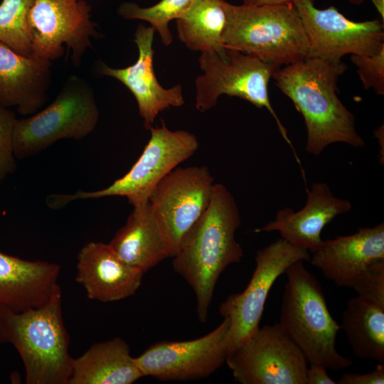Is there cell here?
Segmentation results:
<instances>
[{
    "label": "cell",
    "mask_w": 384,
    "mask_h": 384,
    "mask_svg": "<svg viewBox=\"0 0 384 384\" xmlns=\"http://www.w3.org/2000/svg\"><path fill=\"white\" fill-rule=\"evenodd\" d=\"M60 266L0 252V306L19 313L46 304L60 287Z\"/></svg>",
    "instance_id": "cell-20"
},
{
    "label": "cell",
    "mask_w": 384,
    "mask_h": 384,
    "mask_svg": "<svg viewBox=\"0 0 384 384\" xmlns=\"http://www.w3.org/2000/svg\"><path fill=\"white\" fill-rule=\"evenodd\" d=\"M350 59L357 68L364 89L373 88L377 95H383L384 48L375 55H351Z\"/></svg>",
    "instance_id": "cell-27"
},
{
    "label": "cell",
    "mask_w": 384,
    "mask_h": 384,
    "mask_svg": "<svg viewBox=\"0 0 384 384\" xmlns=\"http://www.w3.org/2000/svg\"><path fill=\"white\" fill-rule=\"evenodd\" d=\"M90 12L84 0H35L28 19L32 54L52 62L63 55L65 45L78 66L91 38L101 37Z\"/></svg>",
    "instance_id": "cell-11"
},
{
    "label": "cell",
    "mask_w": 384,
    "mask_h": 384,
    "mask_svg": "<svg viewBox=\"0 0 384 384\" xmlns=\"http://www.w3.org/2000/svg\"><path fill=\"white\" fill-rule=\"evenodd\" d=\"M77 260L75 281L90 299L119 301L134 295L142 284L144 273L122 260L109 244L89 242Z\"/></svg>",
    "instance_id": "cell-17"
},
{
    "label": "cell",
    "mask_w": 384,
    "mask_h": 384,
    "mask_svg": "<svg viewBox=\"0 0 384 384\" xmlns=\"http://www.w3.org/2000/svg\"><path fill=\"white\" fill-rule=\"evenodd\" d=\"M198 63L203 74L196 79V108L205 112L215 106L223 95L243 99L257 107L266 108L274 117L279 131L302 166L287 132L270 100L268 84L279 67L256 57L225 47L219 51L201 53Z\"/></svg>",
    "instance_id": "cell-7"
},
{
    "label": "cell",
    "mask_w": 384,
    "mask_h": 384,
    "mask_svg": "<svg viewBox=\"0 0 384 384\" xmlns=\"http://www.w3.org/2000/svg\"><path fill=\"white\" fill-rule=\"evenodd\" d=\"M225 47L281 68L304 59L308 41L292 3L260 6L234 5L224 0Z\"/></svg>",
    "instance_id": "cell-5"
},
{
    "label": "cell",
    "mask_w": 384,
    "mask_h": 384,
    "mask_svg": "<svg viewBox=\"0 0 384 384\" xmlns=\"http://www.w3.org/2000/svg\"><path fill=\"white\" fill-rule=\"evenodd\" d=\"M311 253V264L326 279L336 286L351 287L368 265L384 260V224L322 241Z\"/></svg>",
    "instance_id": "cell-16"
},
{
    "label": "cell",
    "mask_w": 384,
    "mask_h": 384,
    "mask_svg": "<svg viewBox=\"0 0 384 384\" xmlns=\"http://www.w3.org/2000/svg\"><path fill=\"white\" fill-rule=\"evenodd\" d=\"M324 366L310 363L306 373V384H336V381L331 378Z\"/></svg>",
    "instance_id": "cell-31"
},
{
    "label": "cell",
    "mask_w": 384,
    "mask_h": 384,
    "mask_svg": "<svg viewBox=\"0 0 384 384\" xmlns=\"http://www.w3.org/2000/svg\"><path fill=\"white\" fill-rule=\"evenodd\" d=\"M144 377L121 338L92 344L73 360L68 384H131Z\"/></svg>",
    "instance_id": "cell-22"
},
{
    "label": "cell",
    "mask_w": 384,
    "mask_h": 384,
    "mask_svg": "<svg viewBox=\"0 0 384 384\" xmlns=\"http://www.w3.org/2000/svg\"><path fill=\"white\" fill-rule=\"evenodd\" d=\"M229 318L213 331L189 341L154 343L139 356L137 364L143 376L160 380L187 381L210 376L225 362L230 351Z\"/></svg>",
    "instance_id": "cell-12"
},
{
    "label": "cell",
    "mask_w": 384,
    "mask_h": 384,
    "mask_svg": "<svg viewBox=\"0 0 384 384\" xmlns=\"http://www.w3.org/2000/svg\"><path fill=\"white\" fill-rule=\"evenodd\" d=\"M242 4L250 6L280 5L292 3L294 0H242Z\"/></svg>",
    "instance_id": "cell-32"
},
{
    "label": "cell",
    "mask_w": 384,
    "mask_h": 384,
    "mask_svg": "<svg viewBox=\"0 0 384 384\" xmlns=\"http://www.w3.org/2000/svg\"><path fill=\"white\" fill-rule=\"evenodd\" d=\"M193 0H160L149 7H141L134 2H123L118 14L124 19L147 21L155 29L165 46H169L173 36L169 24L178 19L191 6Z\"/></svg>",
    "instance_id": "cell-25"
},
{
    "label": "cell",
    "mask_w": 384,
    "mask_h": 384,
    "mask_svg": "<svg viewBox=\"0 0 384 384\" xmlns=\"http://www.w3.org/2000/svg\"><path fill=\"white\" fill-rule=\"evenodd\" d=\"M225 363L241 384H306L308 361L279 322L259 326L229 352Z\"/></svg>",
    "instance_id": "cell-9"
},
{
    "label": "cell",
    "mask_w": 384,
    "mask_h": 384,
    "mask_svg": "<svg viewBox=\"0 0 384 384\" xmlns=\"http://www.w3.org/2000/svg\"><path fill=\"white\" fill-rule=\"evenodd\" d=\"M351 288L358 296L384 307V260L368 265L355 279Z\"/></svg>",
    "instance_id": "cell-28"
},
{
    "label": "cell",
    "mask_w": 384,
    "mask_h": 384,
    "mask_svg": "<svg viewBox=\"0 0 384 384\" xmlns=\"http://www.w3.org/2000/svg\"><path fill=\"white\" fill-rule=\"evenodd\" d=\"M109 245L122 260L144 273L164 259L172 257L149 201L134 206L125 225Z\"/></svg>",
    "instance_id": "cell-21"
},
{
    "label": "cell",
    "mask_w": 384,
    "mask_h": 384,
    "mask_svg": "<svg viewBox=\"0 0 384 384\" xmlns=\"http://www.w3.org/2000/svg\"><path fill=\"white\" fill-rule=\"evenodd\" d=\"M224 0H193L176 19L179 40L190 50L219 51L225 46L222 34L226 23Z\"/></svg>",
    "instance_id": "cell-24"
},
{
    "label": "cell",
    "mask_w": 384,
    "mask_h": 384,
    "mask_svg": "<svg viewBox=\"0 0 384 384\" xmlns=\"http://www.w3.org/2000/svg\"><path fill=\"white\" fill-rule=\"evenodd\" d=\"M341 328L357 357L384 364V307L358 295L353 297L347 302Z\"/></svg>",
    "instance_id": "cell-23"
},
{
    "label": "cell",
    "mask_w": 384,
    "mask_h": 384,
    "mask_svg": "<svg viewBox=\"0 0 384 384\" xmlns=\"http://www.w3.org/2000/svg\"><path fill=\"white\" fill-rule=\"evenodd\" d=\"M338 384H383L384 365L379 363L371 372L358 373H344L336 381Z\"/></svg>",
    "instance_id": "cell-30"
},
{
    "label": "cell",
    "mask_w": 384,
    "mask_h": 384,
    "mask_svg": "<svg viewBox=\"0 0 384 384\" xmlns=\"http://www.w3.org/2000/svg\"><path fill=\"white\" fill-rule=\"evenodd\" d=\"M0 343H10L17 351L26 384H68L73 358L60 287L38 308L16 313L0 306Z\"/></svg>",
    "instance_id": "cell-3"
},
{
    "label": "cell",
    "mask_w": 384,
    "mask_h": 384,
    "mask_svg": "<svg viewBox=\"0 0 384 384\" xmlns=\"http://www.w3.org/2000/svg\"><path fill=\"white\" fill-rule=\"evenodd\" d=\"M151 137L138 160L122 177L95 191H78L73 194H52L47 205L58 209L79 199L124 196L133 206L149 201L156 186L179 164L198 149L196 137L185 130L171 131L163 119L159 127H151Z\"/></svg>",
    "instance_id": "cell-8"
},
{
    "label": "cell",
    "mask_w": 384,
    "mask_h": 384,
    "mask_svg": "<svg viewBox=\"0 0 384 384\" xmlns=\"http://www.w3.org/2000/svg\"><path fill=\"white\" fill-rule=\"evenodd\" d=\"M35 0H3L0 4V42L15 52L31 55L28 14Z\"/></svg>",
    "instance_id": "cell-26"
},
{
    "label": "cell",
    "mask_w": 384,
    "mask_h": 384,
    "mask_svg": "<svg viewBox=\"0 0 384 384\" xmlns=\"http://www.w3.org/2000/svg\"><path fill=\"white\" fill-rule=\"evenodd\" d=\"M346 69L342 61L305 58L279 68L272 75L276 85L304 119L306 151L309 154L319 155L336 142L355 147L365 144L356 132L353 114L338 97V80Z\"/></svg>",
    "instance_id": "cell-2"
},
{
    "label": "cell",
    "mask_w": 384,
    "mask_h": 384,
    "mask_svg": "<svg viewBox=\"0 0 384 384\" xmlns=\"http://www.w3.org/2000/svg\"><path fill=\"white\" fill-rule=\"evenodd\" d=\"M308 41L306 58L338 63L348 54L373 55L384 48V24L378 19L356 22L337 8L319 9L314 0H294Z\"/></svg>",
    "instance_id": "cell-10"
},
{
    "label": "cell",
    "mask_w": 384,
    "mask_h": 384,
    "mask_svg": "<svg viewBox=\"0 0 384 384\" xmlns=\"http://www.w3.org/2000/svg\"><path fill=\"white\" fill-rule=\"evenodd\" d=\"M306 193V204L301 210L281 209L274 220L255 232L279 231L292 245L312 252L323 241L322 229L337 215L350 211L352 206L348 200L334 196L324 182L314 183Z\"/></svg>",
    "instance_id": "cell-18"
},
{
    "label": "cell",
    "mask_w": 384,
    "mask_h": 384,
    "mask_svg": "<svg viewBox=\"0 0 384 384\" xmlns=\"http://www.w3.org/2000/svg\"><path fill=\"white\" fill-rule=\"evenodd\" d=\"M51 65L48 60L19 54L0 42V105L16 107L23 116L37 112L48 97Z\"/></svg>",
    "instance_id": "cell-19"
},
{
    "label": "cell",
    "mask_w": 384,
    "mask_h": 384,
    "mask_svg": "<svg viewBox=\"0 0 384 384\" xmlns=\"http://www.w3.org/2000/svg\"><path fill=\"white\" fill-rule=\"evenodd\" d=\"M298 260L285 271L281 327L305 356L308 363L338 370L353 365L336 348L341 325L331 316L316 277Z\"/></svg>",
    "instance_id": "cell-4"
},
{
    "label": "cell",
    "mask_w": 384,
    "mask_h": 384,
    "mask_svg": "<svg viewBox=\"0 0 384 384\" xmlns=\"http://www.w3.org/2000/svg\"><path fill=\"white\" fill-rule=\"evenodd\" d=\"M214 179L206 166L174 169L156 186L149 202L175 255L183 235L208 206Z\"/></svg>",
    "instance_id": "cell-13"
},
{
    "label": "cell",
    "mask_w": 384,
    "mask_h": 384,
    "mask_svg": "<svg viewBox=\"0 0 384 384\" xmlns=\"http://www.w3.org/2000/svg\"><path fill=\"white\" fill-rule=\"evenodd\" d=\"M365 0H348V1L354 5H360L363 3ZM373 4L375 8L381 16V21H384V0H370Z\"/></svg>",
    "instance_id": "cell-33"
},
{
    "label": "cell",
    "mask_w": 384,
    "mask_h": 384,
    "mask_svg": "<svg viewBox=\"0 0 384 384\" xmlns=\"http://www.w3.org/2000/svg\"><path fill=\"white\" fill-rule=\"evenodd\" d=\"M154 33L155 29L151 26L147 27L143 24L137 26L134 41L139 53L134 64L124 68H114L100 61L97 65L99 74L117 79L132 93L146 129L152 127L159 112L171 107H181L185 102L181 84L171 88H164L155 75L153 48Z\"/></svg>",
    "instance_id": "cell-15"
},
{
    "label": "cell",
    "mask_w": 384,
    "mask_h": 384,
    "mask_svg": "<svg viewBox=\"0 0 384 384\" xmlns=\"http://www.w3.org/2000/svg\"><path fill=\"white\" fill-rule=\"evenodd\" d=\"M17 118L16 114L0 105V184L16 168L13 150V136Z\"/></svg>",
    "instance_id": "cell-29"
},
{
    "label": "cell",
    "mask_w": 384,
    "mask_h": 384,
    "mask_svg": "<svg viewBox=\"0 0 384 384\" xmlns=\"http://www.w3.org/2000/svg\"><path fill=\"white\" fill-rule=\"evenodd\" d=\"M98 119L92 88L80 76H69L48 107L17 119L13 136L14 156L27 158L63 139L80 140L95 129Z\"/></svg>",
    "instance_id": "cell-6"
},
{
    "label": "cell",
    "mask_w": 384,
    "mask_h": 384,
    "mask_svg": "<svg viewBox=\"0 0 384 384\" xmlns=\"http://www.w3.org/2000/svg\"><path fill=\"white\" fill-rule=\"evenodd\" d=\"M240 215L231 193L215 183L206 210L182 237L173 257L174 271L192 288L198 319L205 323L217 282L230 265L240 262L243 250L235 239Z\"/></svg>",
    "instance_id": "cell-1"
},
{
    "label": "cell",
    "mask_w": 384,
    "mask_h": 384,
    "mask_svg": "<svg viewBox=\"0 0 384 384\" xmlns=\"http://www.w3.org/2000/svg\"><path fill=\"white\" fill-rule=\"evenodd\" d=\"M309 260L307 250L294 247L279 238L257 250L255 268L243 292L230 295L220 306L219 312L229 318V352L259 327L269 292L276 279L294 262Z\"/></svg>",
    "instance_id": "cell-14"
}]
</instances>
